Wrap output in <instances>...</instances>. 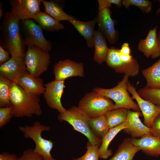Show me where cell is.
<instances>
[{"label":"cell","mask_w":160,"mask_h":160,"mask_svg":"<svg viewBox=\"0 0 160 160\" xmlns=\"http://www.w3.org/2000/svg\"><path fill=\"white\" fill-rule=\"evenodd\" d=\"M20 21L11 11L5 13L0 26V45L11 57L24 58L26 45L20 28Z\"/></svg>","instance_id":"obj_1"},{"label":"cell","mask_w":160,"mask_h":160,"mask_svg":"<svg viewBox=\"0 0 160 160\" xmlns=\"http://www.w3.org/2000/svg\"><path fill=\"white\" fill-rule=\"evenodd\" d=\"M10 101L14 116L31 117L40 116L42 110L39 95L24 91L17 84L12 82Z\"/></svg>","instance_id":"obj_2"},{"label":"cell","mask_w":160,"mask_h":160,"mask_svg":"<svg viewBox=\"0 0 160 160\" xmlns=\"http://www.w3.org/2000/svg\"><path fill=\"white\" fill-rule=\"evenodd\" d=\"M57 118L60 121H67L75 130L85 135L91 144L100 147L102 139L97 137L91 129L89 124L90 118L78 107L73 106L65 112L60 113Z\"/></svg>","instance_id":"obj_3"},{"label":"cell","mask_w":160,"mask_h":160,"mask_svg":"<svg viewBox=\"0 0 160 160\" xmlns=\"http://www.w3.org/2000/svg\"><path fill=\"white\" fill-rule=\"evenodd\" d=\"M129 76L124 75L122 80L114 87L110 89L95 87L93 91L106 96L115 102L113 110L121 108L140 111L137 104L132 100L128 93L127 84Z\"/></svg>","instance_id":"obj_4"},{"label":"cell","mask_w":160,"mask_h":160,"mask_svg":"<svg viewBox=\"0 0 160 160\" xmlns=\"http://www.w3.org/2000/svg\"><path fill=\"white\" fill-rule=\"evenodd\" d=\"M19 128L24 133L25 137L30 138L33 141L36 145L33 151L41 155L44 160H57L53 158L51 154L53 143L51 140L45 139L41 136V132L49 131L50 127L42 125L37 121L31 126H20Z\"/></svg>","instance_id":"obj_5"},{"label":"cell","mask_w":160,"mask_h":160,"mask_svg":"<svg viewBox=\"0 0 160 160\" xmlns=\"http://www.w3.org/2000/svg\"><path fill=\"white\" fill-rule=\"evenodd\" d=\"M112 100L93 91L85 94L79 103L78 108L90 118L105 115L113 110Z\"/></svg>","instance_id":"obj_6"},{"label":"cell","mask_w":160,"mask_h":160,"mask_svg":"<svg viewBox=\"0 0 160 160\" xmlns=\"http://www.w3.org/2000/svg\"><path fill=\"white\" fill-rule=\"evenodd\" d=\"M20 27L25 45L36 46L48 52L52 49L51 41L45 38L43 29L33 19L21 20Z\"/></svg>","instance_id":"obj_7"},{"label":"cell","mask_w":160,"mask_h":160,"mask_svg":"<svg viewBox=\"0 0 160 160\" xmlns=\"http://www.w3.org/2000/svg\"><path fill=\"white\" fill-rule=\"evenodd\" d=\"M24 59L27 71L35 77L45 72L50 63L49 52L36 46L28 47Z\"/></svg>","instance_id":"obj_8"},{"label":"cell","mask_w":160,"mask_h":160,"mask_svg":"<svg viewBox=\"0 0 160 160\" xmlns=\"http://www.w3.org/2000/svg\"><path fill=\"white\" fill-rule=\"evenodd\" d=\"M119 49L114 47L109 48L105 61L107 65L117 73H123L129 77L137 76L140 70L137 60L135 58L129 63L122 60L118 54Z\"/></svg>","instance_id":"obj_9"},{"label":"cell","mask_w":160,"mask_h":160,"mask_svg":"<svg viewBox=\"0 0 160 160\" xmlns=\"http://www.w3.org/2000/svg\"><path fill=\"white\" fill-rule=\"evenodd\" d=\"M128 91L135 99L143 115L144 124L151 128L156 117L160 114V106L142 97L138 93L136 88L129 81L127 84Z\"/></svg>","instance_id":"obj_10"},{"label":"cell","mask_w":160,"mask_h":160,"mask_svg":"<svg viewBox=\"0 0 160 160\" xmlns=\"http://www.w3.org/2000/svg\"><path fill=\"white\" fill-rule=\"evenodd\" d=\"M64 81L55 80L44 85L45 91L44 97L47 105L50 108L57 110L60 113L66 110L63 107L61 98L65 87Z\"/></svg>","instance_id":"obj_11"},{"label":"cell","mask_w":160,"mask_h":160,"mask_svg":"<svg viewBox=\"0 0 160 160\" xmlns=\"http://www.w3.org/2000/svg\"><path fill=\"white\" fill-rule=\"evenodd\" d=\"M42 0H11L9 3L11 12L20 20L33 18L41 11L40 5Z\"/></svg>","instance_id":"obj_12"},{"label":"cell","mask_w":160,"mask_h":160,"mask_svg":"<svg viewBox=\"0 0 160 160\" xmlns=\"http://www.w3.org/2000/svg\"><path fill=\"white\" fill-rule=\"evenodd\" d=\"M110 8H105L97 12L96 17L98 29L111 44H114L119 39V33L114 27Z\"/></svg>","instance_id":"obj_13"},{"label":"cell","mask_w":160,"mask_h":160,"mask_svg":"<svg viewBox=\"0 0 160 160\" xmlns=\"http://www.w3.org/2000/svg\"><path fill=\"white\" fill-rule=\"evenodd\" d=\"M55 80L65 81L73 76L84 77L83 63H77L69 59L59 61L54 65Z\"/></svg>","instance_id":"obj_14"},{"label":"cell","mask_w":160,"mask_h":160,"mask_svg":"<svg viewBox=\"0 0 160 160\" xmlns=\"http://www.w3.org/2000/svg\"><path fill=\"white\" fill-rule=\"evenodd\" d=\"M27 71L23 57H11L8 61L0 66V75L14 83Z\"/></svg>","instance_id":"obj_15"},{"label":"cell","mask_w":160,"mask_h":160,"mask_svg":"<svg viewBox=\"0 0 160 160\" xmlns=\"http://www.w3.org/2000/svg\"><path fill=\"white\" fill-rule=\"evenodd\" d=\"M141 115L140 111H132L128 109L125 121L126 127L123 130L131 138H139L144 135H151V129L142 122L140 118Z\"/></svg>","instance_id":"obj_16"},{"label":"cell","mask_w":160,"mask_h":160,"mask_svg":"<svg viewBox=\"0 0 160 160\" xmlns=\"http://www.w3.org/2000/svg\"><path fill=\"white\" fill-rule=\"evenodd\" d=\"M157 25L149 30L146 37L140 39L137 49L147 58L155 59L160 56V46L157 37Z\"/></svg>","instance_id":"obj_17"},{"label":"cell","mask_w":160,"mask_h":160,"mask_svg":"<svg viewBox=\"0 0 160 160\" xmlns=\"http://www.w3.org/2000/svg\"><path fill=\"white\" fill-rule=\"evenodd\" d=\"M130 140L146 155L155 157L160 155V139L152 135H144L139 138H131Z\"/></svg>","instance_id":"obj_18"},{"label":"cell","mask_w":160,"mask_h":160,"mask_svg":"<svg viewBox=\"0 0 160 160\" xmlns=\"http://www.w3.org/2000/svg\"><path fill=\"white\" fill-rule=\"evenodd\" d=\"M27 93L40 95L44 94L45 87L42 79L40 77H35L27 71L15 83Z\"/></svg>","instance_id":"obj_19"},{"label":"cell","mask_w":160,"mask_h":160,"mask_svg":"<svg viewBox=\"0 0 160 160\" xmlns=\"http://www.w3.org/2000/svg\"><path fill=\"white\" fill-rule=\"evenodd\" d=\"M79 33L84 38L87 46L92 48L94 46V38L95 31V26L97 23L96 18L87 22L77 20L69 21Z\"/></svg>","instance_id":"obj_20"},{"label":"cell","mask_w":160,"mask_h":160,"mask_svg":"<svg viewBox=\"0 0 160 160\" xmlns=\"http://www.w3.org/2000/svg\"><path fill=\"white\" fill-rule=\"evenodd\" d=\"M94 44L95 47L94 60L101 64L105 62L109 48L107 46L105 38L98 29L94 34Z\"/></svg>","instance_id":"obj_21"},{"label":"cell","mask_w":160,"mask_h":160,"mask_svg":"<svg viewBox=\"0 0 160 160\" xmlns=\"http://www.w3.org/2000/svg\"><path fill=\"white\" fill-rule=\"evenodd\" d=\"M140 149L131 142L130 138L124 139L113 156L108 160H133L136 153Z\"/></svg>","instance_id":"obj_22"},{"label":"cell","mask_w":160,"mask_h":160,"mask_svg":"<svg viewBox=\"0 0 160 160\" xmlns=\"http://www.w3.org/2000/svg\"><path fill=\"white\" fill-rule=\"evenodd\" d=\"M126 124L125 121L118 126L110 129L102 139V143L99 148L100 158L106 159L112 155L111 149H108L109 145L116 135L126 127Z\"/></svg>","instance_id":"obj_23"},{"label":"cell","mask_w":160,"mask_h":160,"mask_svg":"<svg viewBox=\"0 0 160 160\" xmlns=\"http://www.w3.org/2000/svg\"><path fill=\"white\" fill-rule=\"evenodd\" d=\"M142 73L146 81V87L151 89L160 88V58L153 65L143 70Z\"/></svg>","instance_id":"obj_24"},{"label":"cell","mask_w":160,"mask_h":160,"mask_svg":"<svg viewBox=\"0 0 160 160\" xmlns=\"http://www.w3.org/2000/svg\"><path fill=\"white\" fill-rule=\"evenodd\" d=\"M45 12L51 17L60 21L76 20V18L67 14L63 11L62 6L58 3L54 1L42 0Z\"/></svg>","instance_id":"obj_25"},{"label":"cell","mask_w":160,"mask_h":160,"mask_svg":"<svg viewBox=\"0 0 160 160\" xmlns=\"http://www.w3.org/2000/svg\"><path fill=\"white\" fill-rule=\"evenodd\" d=\"M33 19L43 30L48 32L59 31L65 28L64 25L60 21L45 12H40Z\"/></svg>","instance_id":"obj_26"},{"label":"cell","mask_w":160,"mask_h":160,"mask_svg":"<svg viewBox=\"0 0 160 160\" xmlns=\"http://www.w3.org/2000/svg\"><path fill=\"white\" fill-rule=\"evenodd\" d=\"M89 124L94 133L101 139L110 129L105 115L90 118Z\"/></svg>","instance_id":"obj_27"},{"label":"cell","mask_w":160,"mask_h":160,"mask_svg":"<svg viewBox=\"0 0 160 160\" xmlns=\"http://www.w3.org/2000/svg\"><path fill=\"white\" fill-rule=\"evenodd\" d=\"M128 110L127 108H121L110 111L105 114L110 129L125 121Z\"/></svg>","instance_id":"obj_28"},{"label":"cell","mask_w":160,"mask_h":160,"mask_svg":"<svg viewBox=\"0 0 160 160\" xmlns=\"http://www.w3.org/2000/svg\"><path fill=\"white\" fill-rule=\"evenodd\" d=\"M12 82L6 78L0 75V107L1 108L11 106L10 92Z\"/></svg>","instance_id":"obj_29"},{"label":"cell","mask_w":160,"mask_h":160,"mask_svg":"<svg viewBox=\"0 0 160 160\" xmlns=\"http://www.w3.org/2000/svg\"><path fill=\"white\" fill-rule=\"evenodd\" d=\"M137 92L143 98L160 106V88L151 89L145 87Z\"/></svg>","instance_id":"obj_30"},{"label":"cell","mask_w":160,"mask_h":160,"mask_svg":"<svg viewBox=\"0 0 160 160\" xmlns=\"http://www.w3.org/2000/svg\"><path fill=\"white\" fill-rule=\"evenodd\" d=\"M122 4L127 9L131 5L136 6L145 14L149 13L152 9V3L148 0H123Z\"/></svg>","instance_id":"obj_31"},{"label":"cell","mask_w":160,"mask_h":160,"mask_svg":"<svg viewBox=\"0 0 160 160\" xmlns=\"http://www.w3.org/2000/svg\"><path fill=\"white\" fill-rule=\"evenodd\" d=\"M100 147L98 145L91 144L88 141L87 143V150L86 153L80 157L73 159L74 160H99Z\"/></svg>","instance_id":"obj_32"},{"label":"cell","mask_w":160,"mask_h":160,"mask_svg":"<svg viewBox=\"0 0 160 160\" xmlns=\"http://www.w3.org/2000/svg\"><path fill=\"white\" fill-rule=\"evenodd\" d=\"M13 116L11 106L0 108V128H1Z\"/></svg>","instance_id":"obj_33"},{"label":"cell","mask_w":160,"mask_h":160,"mask_svg":"<svg viewBox=\"0 0 160 160\" xmlns=\"http://www.w3.org/2000/svg\"><path fill=\"white\" fill-rule=\"evenodd\" d=\"M18 160H44L40 154L36 153L33 150L28 148L24 151Z\"/></svg>","instance_id":"obj_34"},{"label":"cell","mask_w":160,"mask_h":160,"mask_svg":"<svg viewBox=\"0 0 160 160\" xmlns=\"http://www.w3.org/2000/svg\"><path fill=\"white\" fill-rule=\"evenodd\" d=\"M98 11L105 8H110L111 7V4H115L117 7H121L122 5L121 0H98Z\"/></svg>","instance_id":"obj_35"},{"label":"cell","mask_w":160,"mask_h":160,"mask_svg":"<svg viewBox=\"0 0 160 160\" xmlns=\"http://www.w3.org/2000/svg\"><path fill=\"white\" fill-rule=\"evenodd\" d=\"M151 128V135L160 139V114L154 119Z\"/></svg>","instance_id":"obj_36"},{"label":"cell","mask_w":160,"mask_h":160,"mask_svg":"<svg viewBox=\"0 0 160 160\" xmlns=\"http://www.w3.org/2000/svg\"><path fill=\"white\" fill-rule=\"evenodd\" d=\"M9 53L0 45V64L8 61L11 58Z\"/></svg>","instance_id":"obj_37"},{"label":"cell","mask_w":160,"mask_h":160,"mask_svg":"<svg viewBox=\"0 0 160 160\" xmlns=\"http://www.w3.org/2000/svg\"><path fill=\"white\" fill-rule=\"evenodd\" d=\"M0 160H18V158L15 154L4 152L0 154Z\"/></svg>","instance_id":"obj_38"},{"label":"cell","mask_w":160,"mask_h":160,"mask_svg":"<svg viewBox=\"0 0 160 160\" xmlns=\"http://www.w3.org/2000/svg\"><path fill=\"white\" fill-rule=\"evenodd\" d=\"M120 52L121 54L124 55H131V50L129 43L126 42L124 43L120 49Z\"/></svg>","instance_id":"obj_39"},{"label":"cell","mask_w":160,"mask_h":160,"mask_svg":"<svg viewBox=\"0 0 160 160\" xmlns=\"http://www.w3.org/2000/svg\"><path fill=\"white\" fill-rule=\"evenodd\" d=\"M3 4V2L0 4V18H1L3 15L4 12L2 9V7Z\"/></svg>","instance_id":"obj_40"},{"label":"cell","mask_w":160,"mask_h":160,"mask_svg":"<svg viewBox=\"0 0 160 160\" xmlns=\"http://www.w3.org/2000/svg\"><path fill=\"white\" fill-rule=\"evenodd\" d=\"M156 1L158 2L160 6L159 8L157 9L156 12V14L158 15L160 13V0H157Z\"/></svg>","instance_id":"obj_41"},{"label":"cell","mask_w":160,"mask_h":160,"mask_svg":"<svg viewBox=\"0 0 160 160\" xmlns=\"http://www.w3.org/2000/svg\"><path fill=\"white\" fill-rule=\"evenodd\" d=\"M157 37L160 46V30L157 33Z\"/></svg>","instance_id":"obj_42"}]
</instances>
